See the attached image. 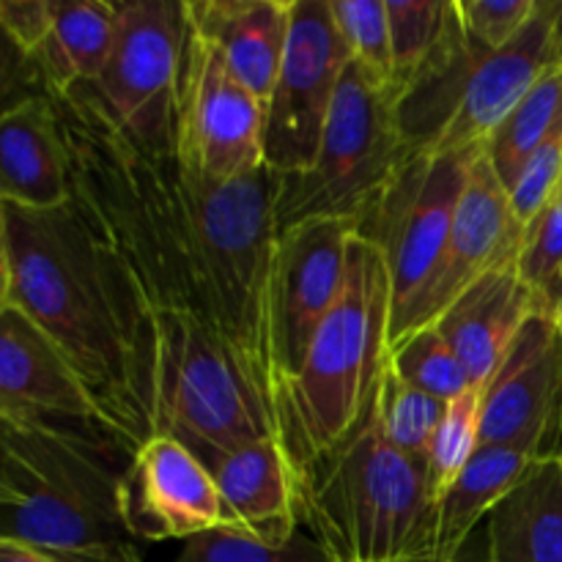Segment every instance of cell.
Instances as JSON below:
<instances>
[{
    "instance_id": "836d02e7",
    "label": "cell",
    "mask_w": 562,
    "mask_h": 562,
    "mask_svg": "<svg viewBox=\"0 0 562 562\" xmlns=\"http://www.w3.org/2000/svg\"><path fill=\"white\" fill-rule=\"evenodd\" d=\"M450 562H494L492 560V543H488V530L486 525L481 527V530H475L470 536V541L464 543V547L459 549V554H456Z\"/></svg>"
},
{
    "instance_id": "7c38bea8",
    "label": "cell",
    "mask_w": 562,
    "mask_h": 562,
    "mask_svg": "<svg viewBox=\"0 0 562 562\" xmlns=\"http://www.w3.org/2000/svg\"><path fill=\"white\" fill-rule=\"evenodd\" d=\"M481 445L562 459V335L549 313L527 318L483 384Z\"/></svg>"
},
{
    "instance_id": "8fae6325",
    "label": "cell",
    "mask_w": 562,
    "mask_h": 562,
    "mask_svg": "<svg viewBox=\"0 0 562 562\" xmlns=\"http://www.w3.org/2000/svg\"><path fill=\"white\" fill-rule=\"evenodd\" d=\"M357 225L311 220L278 236L269 274V366L278 393L305 362L313 335L344 294Z\"/></svg>"
},
{
    "instance_id": "484cf974",
    "label": "cell",
    "mask_w": 562,
    "mask_h": 562,
    "mask_svg": "<svg viewBox=\"0 0 562 562\" xmlns=\"http://www.w3.org/2000/svg\"><path fill=\"white\" fill-rule=\"evenodd\" d=\"M516 269L536 296L538 311L558 316L562 305V181L541 212L525 225Z\"/></svg>"
},
{
    "instance_id": "e575fe53",
    "label": "cell",
    "mask_w": 562,
    "mask_h": 562,
    "mask_svg": "<svg viewBox=\"0 0 562 562\" xmlns=\"http://www.w3.org/2000/svg\"><path fill=\"white\" fill-rule=\"evenodd\" d=\"M0 562H53V560L38 554L36 549L22 547V543L0 541Z\"/></svg>"
},
{
    "instance_id": "ffe728a7",
    "label": "cell",
    "mask_w": 562,
    "mask_h": 562,
    "mask_svg": "<svg viewBox=\"0 0 562 562\" xmlns=\"http://www.w3.org/2000/svg\"><path fill=\"white\" fill-rule=\"evenodd\" d=\"M486 530L494 562H562V459L536 461Z\"/></svg>"
},
{
    "instance_id": "d6986e66",
    "label": "cell",
    "mask_w": 562,
    "mask_h": 562,
    "mask_svg": "<svg viewBox=\"0 0 562 562\" xmlns=\"http://www.w3.org/2000/svg\"><path fill=\"white\" fill-rule=\"evenodd\" d=\"M294 0H184L187 25L225 55L267 108L283 64Z\"/></svg>"
},
{
    "instance_id": "4fadbf2b",
    "label": "cell",
    "mask_w": 562,
    "mask_h": 562,
    "mask_svg": "<svg viewBox=\"0 0 562 562\" xmlns=\"http://www.w3.org/2000/svg\"><path fill=\"white\" fill-rule=\"evenodd\" d=\"M121 503L137 541H190L214 530L247 536L212 472L173 437H151L126 459Z\"/></svg>"
},
{
    "instance_id": "f546056e",
    "label": "cell",
    "mask_w": 562,
    "mask_h": 562,
    "mask_svg": "<svg viewBox=\"0 0 562 562\" xmlns=\"http://www.w3.org/2000/svg\"><path fill=\"white\" fill-rule=\"evenodd\" d=\"M176 562H329V558L302 530L283 547H269L247 536L214 530L184 541Z\"/></svg>"
},
{
    "instance_id": "4dcf8cb0",
    "label": "cell",
    "mask_w": 562,
    "mask_h": 562,
    "mask_svg": "<svg viewBox=\"0 0 562 562\" xmlns=\"http://www.w3.org/2000/svg\"><path fill=\"white\" fill-rule=\"evenodd\" d=\"M541 0H456L464 33L483 49L499 53L525 33Z\"/></svg>"
},
{
    "instance_id": "5bb4252c",
    "label": "cell",
    "mask_w": 562,
    "mask_h": 562,
    "mask_svg": "<svg viewBox=\"0 0 562 562\" xmlns=\"http://www.w3.org/2000/svg\"><path fill=\"white\" fill-rule=\"evenodd\" d=\"M0 417L75 423L110 437L104 412L75 366L11 307H0Z\"/></svg>"
},
{
    "instance_id": "44dd1931",
    "label": "cell",
    "mask_w": 562,
    "mask_h": 562,
    "mask_svg": "<svg viewBox=\"0 0 562 562\" xmlns=\"http://www.w3.org/2000/svg\"><path fill=\"white\" fill-rule=\"evenodd\" d=\"M119 31L115 0H60L47 42L27 64L47 97H66L91 86L108 66Z\"/></svg>"
},
{
    "instance_id": "9c48e42d",
    "label": "cell",
    "mask_w": 562,
    "mask_h": 562,
    "mask_svg": "<svg viewBox=\"0 0 562 562\" xmlns=\"http://www.w3.org/2000/svg\"><path fill=\"white\" fill-rule=\"evenodd\" d=\"M267 108L234 75L225 55L187 25L176 102V159L212 181H239L267 168Z\"/></svg>"
},
{
    "instance_id": "7a4b0ae2",
    "label": "cell",
    "mask_w": 562,
    "mask_h": 562,
    "mask_svg": "<svg viewBox=\"0 0 562 562\" xmlns=\"http://www.w3.org/2000/svg\"><path fill=\"white\" fill-rule=\"evenodd\" d=\"M0 541L53 562H143L121 503L126 467L115 453L124 450L108 434L44 417H0Z\"/></svg>"
},
{
    "instance_id": "603a6c76",
    "label": "cell",
    "mask_w": 562,
    "mask_h": 562,
    "mask_svg": "<svg viewBox=\"0 0 562 562\" xmlns=\"http://www.w3.org/2000/svg\"><path fill=\"white\" fill-rule=\"evenodd\" d=\"M562 135V66H549L483 146L499 181L510 187L527 159Z\"/></svg>"
},
{
    "instance_id": "d6a6232c",
    "label": "cell",
    "mask_w": 562,
    "mask_h": 562,
    "mask_svg": "<svg viewBox=\"0 0 562 562\" xmlns=\"http://www.w3.org/2000/svg\"><path fill=\"white\" fill-rule=\"evenodd\" d=\"M60 0H0V27L22 60H31L47 42Z\"/></svg>"
},
{
    "instance_id": "f1b7e54d",
    "label": "cell",
    "mask_w": 562,
    "mask_h": 562,
    "mask_svg": "<svg viewBox=\"0 0 562 562\" xmlns=\"http://www.w3.org/2000/svg\"><path fill=\"white\" fill-rule=\"evenodd\" d=\"M481 398L483 387H470L464 395L450 401L442 423L434 434V442L426 456V470L437 503L481 448Z\"/></svg>"
},
{
    "instance_id": "3957f363",
    "label": "cell",
    "mask_w": 562,
    "mask_h": 562,
    "mask_svg": "<svg viewBox=\"0 0 562 562\" xmlns=\"http://www.w3.org/2000/svg\"><path fill=\"white\" fill-rule=\"evenodd\" d=\"M390 311L382 250L357 234L344 294L313 335L296 376L274 393L280 442L300 475L349 442L376 406L390 360Z\"/></svg>"
},
{
    "instance_id": "277c9868",
    "label": "cell",
    "mask_w": 562,
    "mask_h": 562,
    "mask_svg": "<svg viewBox=\"0 0 562 562\" xmlns=\"http://www.w3.org/2000/svg\"><path fill=\"white\" fill-rule=\"evenodd\" d=\"M302 525L329 562H439L426 461L384 437L379 401L360 428L300 475Z\"/></svg>"
},
{
    "instance_id": "52a82bcc",
    "label": "cell",
    "mask_w": 562,
    "mask_h": 562,
    "mask_svg": "<svg viewBox=\"0 0 562 562\" xmlns=\"http://www.w3.org/2000/svg\"><path fill=\"white\" fill-rule=\"evenodd\" d=\"M481 151V148H477ZM477 151L412 154L357 234L382 250L390 272V351L428 322V302L442 272L456 203Z\"/></svg>"
},
{
    "instance_id": "9a60e30c",
    "label": "cell",
    "mask_w": 562,
    "mask_h": 562,
    "mask_svg": "<svg viewBox=\"0 0 562 562\" xmlns=\"http://www.w3.org/2000/svg\"><path fill=\"white\" fill-rule=\"evenodd\" d=\"M521 239H525V225L510 206L508 187L499 181L497 170L481 148L472 159L467 184L456 203L442 272L428 302L426 327H431L453 305L456 296L464 294L483 274L505 263H516Z\"/></svg>"
},
{
    "instance_id": "7402d4cb",
    "label": "cell",
    "mask_w": 562,
    "mask_h": 562,
    "mask_svg": "<svg viewBox=\"0 0 562 562\" xmlns=\"http://www.w3.org/2000/svg\"><path fill=\"white\" fill-rule=\"evenodd\" d=\"M536 459L510 448L481 445L461 475L450 483L437 510V560L450 562L470 541L475 530L486 525L499 503L525 481Z\"/></svg>"
},
{
    "instance_id": "ba28073f",
    "label": "cell",
    "mask_w": 562,
    "mask_h": 562,
    "mask_svg": "<svg viewBox=\"0 0 562 562\" xmlns=\"http://www.w3.org/2000/svg\"><path fill=\"white\" fill-rule=\"evenodd\" d=\"M184 36V3H119V31L108 66L91 86H80L71 93L86 99L143 154L157 159L176 157V102Z\"/></svg>"
},
{
    "instance_id": "2e32d148",
    "label": "cell",
    "mask_w": 562,
    "mask_h": 562,
    "mask_svg": "<svg viewBox=\"0 0 562 562\" xmlns=\"http://www.w3.org/2000/svg\"><path fill=\"white\" fill-rule=\"evenodd\" d=\"M252 541L283 547L302 527L300 472L280 437L201 461Z\"/></svg>"
},
{
    "instance_id": "6da1fadb",
    "label": "cell",
    "mask_w": 562,
    "mask_h": 562,
    "mask_svg": "<svg viewBox=\"0 0 562 562\" xmlns=\"http://www.w3.org/2000/svg\"><path fill=\"white\" fill-rule=\"evenodd\" d=\"M0 307L22 313L58 346L132 459L151 439L140 324L113 258L71 203L36 212L0 201Z\"/></svg>"
},
{
    "instance_id": "30bf717a",
    "label": "cell",
    "mask_w": 562,
    "mask_h": 562,
    "mask_svg": "<svg viewBox=\"0 0 562 562\" xmlns=\"http://www.w3.org/2000/svg\"><path fill=\"white\" fill-rule=\"evenodd\" d=\"M349 64L351 53L329 0H294L289 44L263 124V159L272 173L296 176L316 162Z\"/></svg>"
},
{
    "instance_id": "83f0119b",
    "label": "cell",
    "mask_w": 562,
    "mask_h": 562,
    "mask_svg": "<svg viewBox=\"0 0 562 562\" xmlns=\"http://www.w3.org/2000/svg\"><path fill=\"white\" fill-rule=\"evenodd\" d=\"M450 0H387L395 97L423 69L448 27Z\"/></svg>"
},
{
    "instance_id": "e0dca14e",
    "label": "cell",
    "mask_w": 562,
    "mask_h": 562,
    "mask_svg": "<svg viewBox=\"0 0 562 562\" xmlns=\"http://www.w3.org/2000/svg\"><path fill=\"white\" fill-rule=\"evenodd\" d=\"M0 201L36 212L71 203L69 151L47 93L20 99L0 119Z\"/></svg>"
},
{
    "instance_id": "8d00e7d4",
    "label": "cell",
    "mask_w": 562,
    "mask_h": 562,
    "mask_svg": "<svg viewBox=\"0 0 562 562\" xmlns=\"http://www.w3.org/2000/svg\"><path fill=\"white\" fill-rule=\"evenodd\" d=\"M554 318H558V327H560V335H562V305H560V311H558V316H554Z\"/></svg>"
},
{
    "instance_id": "4316f807",
    "label": "cell",
    "mask_w": 562,
    "mask_h": 562,
    "mask_svg": "<svg viewBox=\"0 0 562 562\" xmlns=\"http://www.w3.org/2000/svg\"><path fill=\"white\" fill-rule=\"evenodd\" d=\"M445 409H448L445 401L412 387L404 379L395 376L390 368L384 371L382 393H379V417H382L384 437L401 453L426 461Z\"/></svg>"
},
{
    "instance_id": "ac0fdd59",
    "label": "cell",
    "mask_w": 562,
    "mask_h": 562,
    "mask_svg": "<svg viewBox=\"0 0 562 562\" xmlns=\"http://www.w3.org/2000/svg\"><path fill=\"white\" fill-rule=\"evenodd\" d=\"M532 313H541L536 296L516 263H505L456 296L434 324L464 362L472 384L483 387Z\"/></svg>"
},
{
    "instance_id": "cb8c5ba5",
    "label": "cell",
    "mask_w": 562,
    "mask_h": 562,
    "mask_svg": "<svg viewBox=\"0 0 562 562\" xmlns=\"http://www.w3.org/2000/svg\"><path fill=\"white\" fill-rule=\"evenodd\" d=\"M329 9L357 69L373 88L395 99L387 0H329Z\"/></svg>"
},
{
    "instance_id": "5b68a950",
    "label": "cell",
    "mask_w": 562,
    "mask_h": 562,
    "mask_svg": "<svg viewBox=\"0 0 562 562\" xmlns=\"http://www.w3.org/2000/svg\"><path fill=\"white\" fill-rule=\"evenodd\" d=\"M552 66V0L514 44L499 53L472 42L450 0L448 27L431 58L395 97V121L412 154L448 157L470 154L488 143Z\"/></svg>"
},
{
    "instance_id": "8992f818",
    "label": "cell",
    "mask_w": 562,
    "mask_h": 562,
    "mask_svg": "<svg viewBox=\"0 0 562 562\" xmlns=\"http://www.w3.org/2000/svg\"><path fill=\"white\" fill-rule=\"evenodd\" d=\"M409 157L395 121V99L373 88L351 60L316 162L305 173L278 176L274 236L311 220H346L360 231Z\"/></svg>"
},
{
    "instance_id": "d590c367",
    "label": "cell",
    "mask_w": 562,
    "mask_h": 562,
    "mask_svg": "<svg viewBox=\"0 0 562 562\" xmlns=\"http://www.w3.org/2000/svg\"><path fill=\"white\" fill-rule=\"evenodd\" d=\"M552 66H562V0H552Z\"/></svg>"
},
{
    "instance_id": "1f68e13d",
    "label": "cell",
    "mask_w": 562,
    "mask_h": 562,
    "mask_svg": "<svg viewBox=\"0 0 562 562\" xmlns=\"http://www.w3.org/2000/svg\"><path fill=\"white\" fill-rule=\"evenodd\" d=\"M562 181V135L554 137L552 143H547L543 148H538L530 159H527L525 168L519 170L514 184L508 187L510 206H514L516 217L521 225L530 223L538 212L543 209V203L554 195V190Z\"/></svg>"
},
{
    "instance_id": "d4e9b609",
    "label": "cell",
    "mask_w": 562,
    "mask_h": 562,
    "mask_svg": "<svg viewBox=\"0 0 562 562\" xmlns=\"http://www.w3.org/2000/svg\"><path fill=\"white\" fill-rule=\"evenodd\" d=\"M387 368L395 376L404 379L406 384L445 401V404H450V401L464 395L470 387H475L464 362L456 357V351L450 349V344L439 333L437 324L423 327L420 333L409 335L404 344L395 346L390 351Z\"/></svg>"
}]
</instances>
